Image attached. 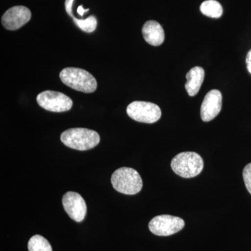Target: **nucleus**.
<instances>
[{
  "mask_svg": "<svg viewBox=\"0 0 251 251\" xmlns=\"http://www.w3.org/2000/svg\"><path fill=\"white\" fill-rule=\"evenodd\" d=\"M60 139L68 148L79 151L91 150L100 143V136L97 132L85 128H69L63 132Z\"/></svg>",
  "mask_w": 251,
  "mask_h": 251,
  "instance_id": "obj_1",
  "label": "nucleus"
},
{
  "mask_svg": "<svg viewBox=\"0 0 251 251\" xmlns=\"http://www.w3.org/2000/svg\"><path fill=\"white\" fill-rule=\"evenodd\" d=\"M59 77L64 85L83 93H92L97 88L95 77L80 68H65L59 74Z\"/></svg>",
  "mask_w": 251,
  "mask_h": 251,
  "instance_id": "obj_2",
  "label": "nucleus"
},
{
  "mask_svg": "<svg viewBox=\"0 0 251 251\" xmlns=\"http://www.w3.org/2000/svg\"><path fill=\"white\" fill-rule=\"evenodd\" d=\"M112 186L118 192L126 195H135L139 193L143 188L141 176L133 168H119L114 172L111 176Z\"/></svg>",
  "mask_w": 251,
  "mask_h": 251,
  "instance_id": "obj_3",
  "label": "nucleus"
},
{
  "mask_svg": "<svg viewBox=\"0 0 251 251\" xmlns=\"http://www.w3.org/2000/svg\"><path fill=\"white\" fill-rule=\"evenodd\" d=\"M171 168L176 175L183 178H192L202 171L204 161L198 153L193 151L179 153L173 158Z\"/></svg>",
  "mask_w": 251,
  "mask_h": 251,
  "instance_id": "obj_4",
  "label": "nucleus"
},
{
  "mask_svg": "<svg viewBox=\"0 0 251 251\" xmlns=\"http://www.w3.org/2000/svg\"><path fill=\"white\" fill-rule=\"evenodd\" d=\"M126 112L130 118L142 123H155L161 117V110L159 106L150 102H132L127 107Z\"/></svg>",
  "mask_w": 251,
  "mask_h": 251,
  "instance_id": "obj_5",
  "label": "nucleus"
},
{
  "mask_svg": "<svg viewBox=\"0 0 251 251\" xmlns=\"http://www.w3.org/2000/svg\"><path fill=\"white\" fill-rule=\"evenodd\" d=\"M36 101L41 108L50 112L69 111L72 108V99L65 94L54 91H44L38 94Z\"/></svg>",
  "mask_w": 251,
  "mask_h": 251,
  "instance_id": "obj_6",
  "label": "nucleus"
},
{
  "mask_svg": "<svg viewBox=\"0 0 251 251\" xmlns=\"http://www.w3.org/2000/svg\"><path fill=\"white\" fill-rule=\"evenodd\" d=\"M184 220L176 216L160 215L153 218L149 224L150 230L157 236L172 235L184 228Z\"/></svg>",
  "mask_w": 251,
  "mask_h": 251,
  "instance_id": "obj_7",
  "label": "nucleus"
},
{
  "mask_svg": "<svg viewBox=\"0 0 251 251\" xmlns=\"http://www.w3.org/2000/svg\"><path fill=\"white\" fill-rule=\"evenodd\" d=\"M64 210L71 219L76 222H82L87 214L85 200L79 193L69 191L62 198Z\"/></svg>",
  "mask_w": 251,
  "mask_h": 251,
  "instance_id": "obj_8",
  "label": "nucleus"
},
{
  "mask_svg": "<svg viewBox=\"0 0 251 251\" xmlns=\"http://www.w3.org/2000/svg\"><path fill=\"white\" fill-rule=\"evenodd\" d=\"M31 18L30 10L24 6L10 8L1 17V25L10 31L17 30L27 24Z\"/></svg>",
  "mask_w": 251,
  "mask_h": 251,
  "instance_id": "obj_9",
  "label": "nucleus"
},
{
  "mask_svg": "<svg viewBox=\"0 0 251 251\" xmlns=\"http://www.w3.org/2000/svg\"><path fill=\"white\" fill-rule=\"evenodd\" d=\"M222 108V94L217 90L208 92L201 105V115L203 122H210L221 112Z\"/></svg>",
  "mask_w": 251,
  "mask_h": 251,
  "instance_id": "obj_10",
  "label": "nucleus"
},
{
  "mask_svg": "<svg viewBox=\"0 0 251 251\" xmlns=\"http://www.w3.org/2000/svg\"><path fill=\"white\" fill-rule=\"evenodd\" d=\"M142 32L144 39L150 45L158 46L164 42V30L156 21H147L143 25Z\"/></svg>",
  "mask_w": 251,
  "mask_h": 251,
  "instance_id": "obj_11",
  "label": "nucleus"
},
{
  "mask_svg": "<svg viewBox=\"0 0 251 251\" xmlns=\"http://www.w3.org/2000/svg\"><path fill=\"white\" fill-rule=\"evenodd\" d=\"M204 69L201 67H195L186 74L185 88L190 97H194L199 92L204 79Z\"/></svg>",
  "mask_w": 251,
  "mask_h": 251,
  "instance_id": "obj_12",
  "label": "nucleus"
},
{
  "mask_svg": "<svg viewBox=\"0 0 251 251\" xmlns=\"http://www.w3.org/2000/svg\"><path fill=\"white\" fill-rule=\"evenodd\" d=\"M201 11L207 17L219 18L222 16L224 9L216 0H206L201 5Z\"/></svg>",
  "mask_w": 251,
  "mask_h": 251,
  "instance_id": "obj_13",
  "label": "nucleus"
},
{
  "mask_svg": "<svg viewBox=\"0 0 251 251\" xmlns=\"http://www.w3.org/2000/svg\"><path fill=\"white\" fill-rule=\"evenodd\" d=\"M27 247L29 251H52L47 239L39 234L33 236L29 239Z\"/></svg>",
  "mask_w": 251,
  "mask_h": 251,
  "instance_id": "obj_14",
  "label": "nucleus"
},
{
  "mask_svg": "<svg viewBox=\"0 0 251 251\" xmlns=\"http://www.w3.org/2000/svg\"><path fill=\"white\" fill-rule=\"evenodd\" d=\"M74 21L81 30L87 33H92L95 31L97 27V20L94 16L86 18L85 20L77 19L74 17Z\"/></svg>",
  "mask_w": 251,
  "mask_h": 251,
  "instance_id": "obj_15",
  "label": "nucleus"
},
{
  "mask_svg": "<svg viewBox=\"0 0 251 251\" xmlns=\"http://www.w3.org/2000/svg\"><path fill=\"white\" fill-rule=\"evenodd\" d=\"M243 178L248 191L251 194V163L244 168L243 171Z\"/></svg>",
  "mask_w": 251,
  "mask_h": 251,
  "instance_id": "obj_16",
  "label": "nucleus"
},
{
  "mask_svg": "<svg viewBox=\"0 0 251 251\" xmlns=\"http://www.w3.org/2000/svg\"><path fill=\"white\" fill-rule=\"evenodd\" d=\"M74 1V0H66L65 1L66 11H67V14L72 18H74V15L72 13V6Z\"/></svg>",
  "mask_w": 251,
  "mask_h": 251,
  "instance_id": "obj_17",
  "label": "nucleus"
},
{
  "mask_svg": "<svg viewBox=\"0 0 251 251\" xmlns=\"http://www.w3.org/2000/svg\"><path fill=\"white\" fill-rule=\"evenodd\" d=\"M247 64L248 71L251 74V50L247 54Z\"/></svg>",
  "mask_w": 251,
  "mask_h": 251,
  "instance_id": "obj_18",
  "label": "nucleus"
},
{
  "mask_svg": "<svg viewBox=\"0 0 251 251\" xmlns=\"http://www.w3.org/2000/svg\"><path fill=\"white\" fill-rule=\"evenodd\" d=\"M88 11L89 9L86 10L84 9L83 6H78V8H77V13H78V14H80L81 16H83L85 12H87V11Z\"/></svg>",
  "mask_w": 251,
  "mask_h": 251,
  "instance_id": "obj_19",
  "label": "nucleus"
}]
</instances>
